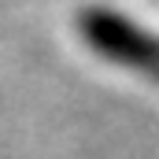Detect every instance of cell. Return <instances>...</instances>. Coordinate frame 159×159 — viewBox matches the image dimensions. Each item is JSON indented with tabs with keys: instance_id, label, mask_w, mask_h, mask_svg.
<instances>
[{
	"instance_id": "1",
	"label": "cell",
	"mask_w": 159,
	"mask_h": 159,
	"mask_svg": "<svg viewBox=\"0 0 159 159\" xmlns=\"http://www.w3.org/2000/svg\"><path fill=\"white\" fill-rule=\"evenodd\" d=\"M74 34L104 63H115L122 70L141 74V78L159 85V34L156 30L133 22L119 7L85 4L74 15Z\"/></svg>"
}]
</instances>
